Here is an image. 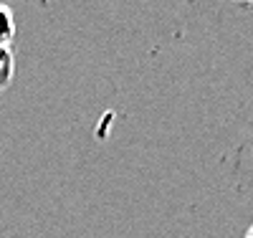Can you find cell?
I'll use <instances>...</instances> for the list:
<instances>
[{
  "mask_svg": "<svg viewBox=\"0 0 253 238\" xmlns=\"http://www.w3.org/2000/svg\"><path fill=\"white\" fill-rule=\"evenodd\" d=\"M15 74V58H13V48L10 46H0V92L10 84Z\"/></svg>",
  "mask_w": 253,
  "mask_h": 238,
  "instance_id": "7a4b0ae2",
  "label": "cell"
},
{
  "mask_svg": "<svg viewBox=\"0 0 253 238\" xmlns=\"http://www.w3.org/2000/svg\"><path fill=\"white\" fill-rule=\"evenodd\" d=\"M236 3H253V0H236Z\"/></svg>",
  "mask_w": 253,
  "mask_h": 238,
  "instance_id": "277c9868",
  "label": "cell"
},
{
  "mask_svg": "<svg viewBox=\"0 0 253 238\" xmlns=\"http://www.w3.org/2000/svg\"><path fill=\"white\" fill-rule=\"evenodd\" d=\"M15 38V15L8 5L0 3V46H10Z\"/></svg>",
  "mask_w": 253,
  "mask_h": 238,
  "instance_id": "6da1fadb",
  "label": "cell"
},
{
  "mask_svg": "<svg viewBox=\"0 0 253 238\" xmlns=\"http://www.w3.org/2000/svg\"><path fill=\"white\" fill-rule=\"evenodd\" d=\"M246 238H253V226L248 228V233H246Z\"/></svg>",
  "mask_w": 253,
  "mask_h": 238,
  "instance_id": "3957f363",
  "label": "cell"
}]
</instances>
